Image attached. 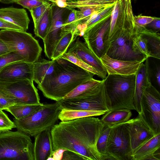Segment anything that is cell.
Listing matches in <instances>:
<instances>
[{"instance_id":"836d02e7","label":"cell","mask_w":160,"mask_h":160,"mask_svg":"<svg viewBox=\"0 0 160 160\" xmlns=\"http://www.w3.org/2000/svg\"><path fill=\"white\" fill-rule=\"evenodd\" d=\"M77 10L71 8L68 18L63 24L62 28L63 35L66 33L75 32L78 25Z\"/></svg>"},{"instance_id":"4316f807","label":"cell","mask_w":160,"mask_h":160,"mask_svg":"<svg viewBox=\"0 0 160 160\" xmlns=\"http://www.w3.org/2000/svg\"><path fill=\"white\" fill-rule=\"evenodd\" d=\"M106 112L104 111L62 108L59 114L58 118L62 122L68 121L86 117L103 115Z\"/></svg>"},{"instance_id":"e575fe53","label":"cell","mask_w":160,"mask_h":160,"mask_svg":"<svg viewBox=\"0 0 160 160\" xmlns=\"http://www.w3.org/2000/svg\"><path fill=\"white\" fill-rule=\"evenodd\" d=\"M51 5V3L47 2L29 11L33 19L34 27L37 25L45 12Z\"/></svg>"},{"instance_id":"44dd1931","label":"cell","mask_w":160,"mask_h":160,"mask_svg":"<svg viewBox=\"0 0 160 160\" xmlns=\"http://www.w3.org/2000/svg\"><path fill=\"white\" fill-rule=\"evenodd\" d=\"M0 18L21 28L24 31L28 29L30 20L24 8L8 7L0 8Z\"/></svg>"},{"instance_id":"ac0fdd59","label":"cell","mask_w":160,"mask_h":160,"mask_svg":"<svg viewBox=\"0 0 160 160\" xmlns=\"http://www.w3.org/2000/svg\"><path fill=\"white\" fill-rule=\"evenodd\" d=\"M100 58L106 69L107 75L135 74L142 63L138 61L115 59L109 57L106 54Z\"/></svg>"},{"instance_id":"816d5d0a","label":"cell","mask_w":160,"mask_h":160,"mask_svg":"<svg viewBox=\"0 0 160 160\" xmlns=\"http://www.w3.org/2000/svg\"><path fill=\"white\" fill-rule=\"evenodd\" d=\"M125 0V1H127V0Z\"/></svg>"},{"instance_id":"f546056e","label":"cell","mask_w":160,"mask_h":160,"mask_svg":"<svg viewBox=\"0 0 160 160\" xmlns=\"http://www.w3.org/2000/svg\"><path fill=\"white\" fill-rule=\"evenodd\" d=\"M51 6L45 12L37 25L34 27V32L36 36L43 40L49 30L51 21Z\"/></svg>"},{"instance_id":"681fc988","label":"cell","mask_w":160,"mask_h":160,"mask_svg":"<svg viewBox=\"0 0 160 160\" xmlns=\"http://www.w3.org/2000/svg\"><path fill=\"white\" fill-rule=\"evenodd\" d=\"M48 2H50L51 3H55V0H44Z\"/></svg>"},{"instance_id":"b9f144b4","label":"cell","mask_w":160,"mask_h":160,"mask_svg":"<svg viewBox=\"0 0 160 160\" xmlns=\"http://www.w3.org/2000/svg\"><path fill=\"white\" fill-rule=\"evenodd\" d=\"M144 28L155 32H159L160 31V18L154 17L153 20Z\"/></svg>"},{"instance_id":"d4e9b609","label":"cell","mask_w":160,"mask_h":160,"mask_svg":"<svg viewBox=\"0 0 160 160\" xmlns=\"http://www.w3.org/2000/svg\"><path fill=\"white\" fill-rule=\"evenodd\" d=\"M125 0H116L110 18L109 40L122 25L124 18Z\"/></svg>"},{"instance_id":"ffe728a7","label":"cell","mask_w":160,"mask_h":160,"mask_svg":"<svg viewBox=\"0 0 160 160\" xmlns=\"http://www.w3.org/2000/svg\"><path fill=\"white\" fill-rule=\"evenodd\" d=\"M104 81L90 79L78 85L63 99H79L89 97L99 93Z\"/></svg>"},{"instance_id":"52a82bcc","label":"cell","mask_w":160,"mask_h":160,"mask_svg":"<svg viewBox=\"0 0 160 160\" xmlns=\"http://www.w3.org/2000/svg\"><path fill=\"white\" fill-rule=\"evenodd\" d=\"M0 160H34L30 136L18 130L0 132Z\"/></svg>"},{"instance_id":"d6a6232c","label":"cell","mask_w":160,"mask_h":160,"mask_svg":"<svg viewBox=\"0 0 160 160\" xmlns=\"http://www.w3.org/2000/svg\"><path fill=\"white\" fill-rule=\"evenodd\" d=\"M61 57L70 61L86 71L97 75L102 79H105L106 78L102 74L93 68L71 54L66 52L63 53Z\"/></svg>"},{"instance_id":"30bf717a","label":"cell","mask_w":160,"mask_h":160,"mask_svg":"<svg viewBox=\"0 0 160 160\" xmlns=\"http://www.w3.org/2000/svg\"><path fill=\"white\" fill-rule=\"evenodd\" d=\"M138 115L155 134L160 133V93L152 84L143 94Z\"/></svg>"},{"instance_id":"484cf974","label":"cell","mask_w":160,"mask_h":160,"mask_svg":"<svg viewBox=\"0 0 160 160\" xmlns=\"http://www.w3.org/2000/svg\"><path fill=\"white\" fill-rule=\"evenodd\" d=\"M146 39L150 57L160 59V34L145 28H140L137 31Z\"/></svg>"},{"instance_id":"ba28073f","label":"cell","mask_w":160,"mask_h":160,"mask_svg":"<svg viewBox=\"0 0 160 160\" xmlns=\"http://www.w3.org/2000/svg\"><path fill=\"white\" fill-rule=\"evenodd\" d=\"M33 82L26 79L10 81L0 80V92L13 100L15 105L40 104L38 91Z\"/></svg>"},{"instance_id":"f35d334b","label":"cell","mask_w":160,"mask_h":160,"mask_svg":"<svg viewBox=\"0 0 160 160\" xmlns=\"http://www.w3.org/2000/svg\"><path fill=\"white\" fill-rule=\"evenodd\" d=\"M154 18V17L143 16L142 14L134 16L137 31L140 28H144L146 25L151 22Z\"/></svg>"},{"instance_id":"d6986e66","label":"cell","mask_w":160,"mask_h":160,"mask_svg":"<svg viewBox=\"0 0 160 160\" xmlns=\"http://www.w3.org/2000/svg\"><path fill=\"white\" fill-rule=\"evenodd\" d=\"M34 137L33 143L34 160H52L54 151L51 129L44 130Z\"/></svg>"},{"instance_id":"7402d4cb","label":"cell","mask_w":160,"mask_h":160,"mask_svg":"<svg viewBox=\"0 0 160 160\" xmlns=\"http://www.w3.org/2000/svg\"><path fill=\"white\" fill-rule=\"evenodd\" d=\"M160 133L155 135L132 153V160H158L154 153L160 149Z\"/></svg>"},{"instance_id":"f1b7e54d","label":"cell","mask_w":160,"mask_h":160,"mask_svg":"<svg viewBox=\"0 0 160 160\" xmlns=\"http://www.w3.org/2000/svg\"><path fill=\"white\" fill-rule=\"evenodd\" d=\"M78 36L73 32H69L64 34L57 44L52 54V60L57 59L62 57L67 52L69 46L74 41Z\"/></svg>"},{"instance_id":"4fadbf2b","label":"cell","mask_w":160,"mask_h":160,"mask_svg":"<svg viewBox=\"0 0 160 160\" xmlns=\"http://www.w3.org/2000/svg\"><path fill=\"white\" fill-rule=\"evenodd\" d=\"M56 102L62 108L106 112L110 110L104 79L101 91L97 94L79 99H62Z\"/></svg>"},{"instance_id":"2e32d148","label":"cell","mask_w":160,"mask_h":160,"mask_svg":"<svg viewBox=\"0 0 160 160\" xmlns=\"http://www.w3.org/2000/svg\"><path fill=\"white\" fill-rule=\"evenodd\" d=\"M152 71L148 58L142 63L136 75L135 90L133 98L135 109L138 114L141 112V102L143 94L147 88L152 84Z\"/></svg>"},{"instance_id":"d590c367","label":"cell","mask_w":160,"mask_h":160,"mask_svg":"<svg viewBox=\"0 0 160 160\" xmlns=\"http://www.w3.org/2000/svg\"><path fill=\"white\" fill-rule=\"evenodd\" d=\"M23 61L22 58L17 53L10 52L0 56V71L7 65L13 62Z\"/></svg>"},{"instance_id":"8992f818","label":"cell","mask_w":160,"mask_h":160,"mask_svg":"<svg viewBox=\"0 0 160 160\" xmlns=\"http://www.w3.org/2000/svg\"><path fill=\"white\" fill-rule=\"evenodd\" d=\"M0 39L6 44L10 52L18 54L26 62L33 63L38 60L41 54L42 49L38 41L26 32L2 29Z\"/></svg>"},{"instance_id":"9c48e42d","label":"cell","mask_w":160,"mask_h":160,"mask_svg":"<svg viewBox=\"0 0 160 160\" xmlns=\"http://www.w3.org/2000/svg\"><path fill=\"white\" fill-rule=\"evenodd\" d=\"M107 160H132L130 137L125 122L112 128L107 145Z\"/></svg>"},{"instance_id":"7bdbcfd3","label":"cell","mask_w":160,"mask_h":160,"mask_svg":"<svg viewBox=\"0 0 160 160\" xmlns=\"http://www.w3.org/2000/svg\"><path fill=\"white\" fill-rule=\"evenodd\" d=\"M0 28L23 31L20 27L0 18Z\"/></svg>"},{"instance_id":"8d00e7d4","label":"cell","mask_w":160,"mask_h":160,"mask_svg":"<svg viewBox=\"0 0 160 160\" xmlns=\"http://www.w3.org/2000/svg\"><path fill=\"white\" fill-rule=\"evenodd\" d=\"M16 128L14 122L12 121L2 110H0V132H4Z\"/></svg>"},{"instance_id":"277c9868","label":"cell","mask_w":160,"mask_h":160,"mask_svg":"<svg viewBox=\"0 0 160 160\" xmlns=\"http://www.w3.org/2000/svg\"><path fill=\"white\" fill-rule=\"evenodd\" d=\"M135 80V74L107 75L104 84L110 110L121 108L135 110L133 98Z\"/></svg>"},{"instance_id":"5bb4252c","label":"cell","mask_w":160,"mask_h":160,"mask_svg":"<svg viewBox=\"0 0 160 160\" xmlns=\"http://www.w3.org/2000/svg\"><path fill=\"white\" fill-rule=\"evenodd\" d=\"M66 52L80 59L107 77V72L100 58L89 49L85 42L79 40V37L70 44Z\"/></svg>"},{"instance_id":"7dc6e473","label":"cell","mask_w":160,"mask_h":160,"mask_svg":"<svg viewBox=\"0 0 160 160\" xmlns=\"http://www.w3.org/2000/svg\"><path fill=\"white\" fill-rule=\"evenodd\" d=\"M68 0H55V4L58 7L61 8L67 7Z\"/></svg>"},{"instance_id":"603a6c76","label":"cell","mask_w":160,"mask_h":160,"mask_svg":"<svg viewBox=\"0 0 160 160\" xmlns=\"http://www.w3.org/2000/svg\"><path fill=\"white\" fill-rule=\"evenodd\" d=\"M101 120L104 125L112 128L130 119L131 110L126 108L112 109L106 112Z\"/></svg>"},{"instance_id":"83f0119b","label":"cell","mask_w":160,"mask_h":160,"mask_svg":"<svg viewBox=\"0 0 160 160\" xmlns=\"http://www.w3.org/2000/svg\"><path fill=\"white\" fill-rule=\"evenodd\" d=\"M44 105L42 103L36 104L15 105L5 110L11 113L15 118L18 119L34 112L41 108Z\"/></svg>"},{"instance_id":"9a60e30c","label":"cell","mask_w":160,"mask_h":160,"mask_svg":"<svg viewBox=\"0 0 160 160\" xmlns=\"http://www.w3.org/2000/svg\"><path fill=\"white\" fill-rule=\"evenodd\" d=\"M125 123L128 130L132 153L155 135L139 115Z\"/></svg>"},{"instance_id":"7a4b0ae2","label":"cell","mask_w":160,"mask_h":160,"mask_svg":"<svg viewBox=\"0 0 160 160\" xmlns=\"http://www.w3.org/2000/svg\"><path fill=\"white\" fill-rule=\"evenodd\" d=\"M56 67L52 74L46 76L38 88L44 96L52 100H61L78 85L93 78V73L61 57L54 60Z\"/></svg>"},{"instance_id":"e0dca14e","label":"cell","mask_w":160,"mask_h":160,"mask_svg":"<svg viewBox=\"0 0 160 160\" xmlns=\"http://www.w3.org/2000/svg\"><path fill=\"white\" fill-rule=\"evenodd\" d=\"M33 63L24 61L11 63L0 71V80L14 81L28 80L33 81Z\"/></svg>"},{"instance_id":"f5cc1de1","label":"cell","mask_w":160,"mask_h":160,"mask_svg":"<svg viewBox=\"0 0 160 160\" xmlns=\"http://www.w3.org/2000/svg\"></svg>"},{"instance_id":"cb8c5ba5","label":"cell","mask_w":160,"mask_h":160,"mask_svg":"<svg viewBox=\"0 0 160 160\" xmlns=\"http://www.w3.org/2000/svg\"><path fill=\"white\" fill-rule=\"evenodd\" d=\"M56 67L54 60H38L33 63V81L38 84H40L45 76L53 72Z\"/></svg>"},{"instance_id":"5b68a950","label":"cell","mask_w":160,"mask_h":160,"mask_svg":"<svg viewBox=\"0 0 160 160\" xmlns=\"http://www.w3.org/2000/svg\"><path fill=\"white\" fill-rule=\"evenodd\" d=\"M62 108L56 101L44 104L40 109L29 115L17 119L13 118L17 130L34 137L48 129H51L59 119Z\"/></svg>"},{"instance_id":"3957f363","label":"cell","mask_w":160,"mask_h":160,"mask_svg":"<svg viewBox=\"0 0 160 160\" xmlns=\"http://www.w3.org/2000/svg\"><path fill=\"white\" fill-rule=\"evenodd\" d=\"M136 32L131 0H127L125 2L123 23L109 39V45L106 54L116 59L144 62L148 58L135 52L132 48L133 36Z\"/></svg>"},{"instance_id":"ee69618b","label":"cell","mask_w":160,"mask_h":160,"mask_svg":"<svg viewBox=\"0 0 160 160\" xmlns=\"http://www.w3.org/2000/svg\"><path fill=\"white\" fill-rule=\"evenodd\" d=\"M10 52L6 44L0 39V56Z\"/></svg>"},{"instance_id":"bcb514c9","label":"cell","mask_w":160,"mask_h":160,"mask_svg":"<svg viewBox=\"0 0 160 160\" xmlns=\"http://www.w3.org/2000/svg\"><path fill=\"white\" fill-rule=\"evenodd\" d=\"M154 76L156 82L159 87L160 86V68L159 65H157L155 68Z\"/></svg>"},{"instance_id":"8fae6325","label":"cell","mask_w":160,"mask_h":160,"mask_svg":"<svg viewBox=\"0 0 160 160\" xmlns=\"http://www.w3.org/2000/svg\"><path fill=\"white\" fill-rule=\"evenodd\" d=\"M110 18L87 28L82 36L88 47L99 58L106 54L109 45Z\"/></svg>"},{"instance_id":"c3c4849f","label":"cell","mask_w":160,"mask_h":160,"mask_svg":"<svg viewBox=\"0 0 160 160\" xmlns=\"http://www.w3.org/2000/svg\"><path fill=\"white\" fill-rule=\"evenodd\" d=\"M15 0H0V2L2 3L9 4L14 2Z\"/></svg>"},{"instance_id":"4dcf8cb0","label":"cell","mask_w":160,"mask_h":160,"mask_svg":"<svg viewBox=\"0 0 160 160\" xmlns=\"http://www.w3.org/2000/svg\"><path fill=\"white\" fill-rule=\"evenodd\" d=\"M111 128L104 125L98 139L96 148L102 160H107V145L108 136Z\"/></svg>"},{"instance_id":"f6af8a7d","label":"cell","mask_w":160,"mask_h":160,"mask_svg":"<svg viewBox=\"0 0 160 160\" xmlns=\"http://www.w3.org/2000/svg\"><path fill=\"white\" fill-rule=\"evenodd\" d=\"M116 0H93L90 1H86L90 2L91 3L98 4H106L113 3L115 2Z\"/></svg>"},{"instance_id":"6da1fadb","label":"cell","mask_w":160,"mask_h":160,"mask_svg":"<svg viewBox=\"0 0 160 160\" xmlns=\"http://www.w3.org/2000/svg\"><path fill=\"white\" fill-rule=\"evenodd\" d=\"M104 126L101 119L92 117L61 121L51 129L53 150L72 151L86 160H102L96 145Z\"/></svg>"},{"instance_id":"1f68e13d","label":"cell","mask_w":160,"mask_h":160,"mask_svg":"<svg viewBox=\"0 0 160 160\" xmlns=\"http://www.w3.org/2000/svg\"><path fill=\"white\" fill-rule=\"evenodd\" d=\"M132 41V48L134 51L144 55L148 58L150 57L146 40L140 33L135 32Z\"/></svg>"},{"instance_id":"f907efd6","label":"cell","mask_w":160,"mask_h":160,"mask_svg":"<svg viewBox=\"0 0 160 160\" xmlns=\"http://www.w3.org/2000/svg\"><path fill=\"white\" fill-rule=\"evenodd\" d=\"M79 0H68L67 2H77Z\"/></svg>"},{"instance_id":"60d3db41","label":"cell","mask_w":160,"mask_h":160,"mask_svg":"<svg viewBox=\"0 0 160 160\" xmlns=\"http://www.w3.org/2000/svg\"><path fill=\"white\" fill-rule=\"evenodd\" d=\"M15 105V102L0 92V110H5L12 106Z\"/></svg>"},{"instance_id":"7c38bea8","label":"cell","mask_w":160,"mask_h":160,"mask_svg":"<svg viewBox=\"0 0 160 160\" xmlns=\"http://www.w3.org/2000/svg\"><path fill=\"white\" fill-rule=\"evenodd\" d=\"M51 21L48 31L42 40L45 56L51 59L53 52L58 42L63 35V25L71 10V8H61L55 3H51Z\"/></svg>"},{"instance_id":"ab89813d","label":"cell","mask_w":160,"mask_h":160,"mask_svg":"<svg viewBox=\"0 0 160 160\" xmlns=\"http://www.w3.org/2000/svg\"><path fill=\"white\" fill-rule=\"evenodd\" d=\"M61 160H86L80 154L74 152L64 150L62 154Z\"/></svg>"},{"instance_id":"74e56055","label":"cell","mask_w":160,"mask_h":160,"mask_svg":"<svg viewBox=\"0 0 160 160\" xmlns=\"http://www.w3.org/2000/svg\"><path fill=\"white\" fill-rule=\"evenodd\" d=\"M47 2L44 0H15L14 2L20 5L29 11Z\"/></svg>"}]
</instances>
